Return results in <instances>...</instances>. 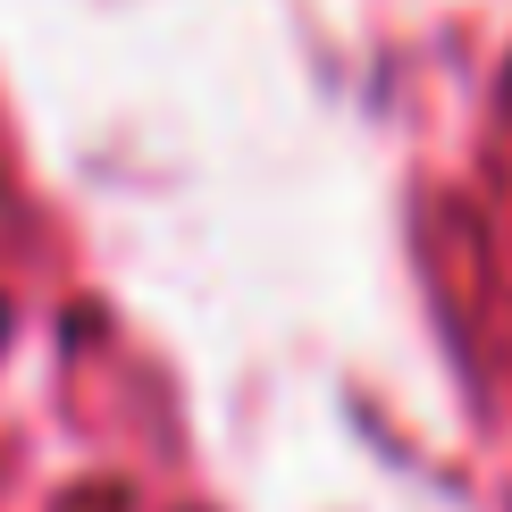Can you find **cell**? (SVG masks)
<instances>
[{"mask_svg": "<svg viewBox=\"0 0 512 512\" xmlns=\"http://www.w3.org/2000/svg\"><path fill=\"white\" fill-rule=\"evenodd\" d=\"M0 336H9V303H0Z\"/></svg>", "mask_w": 512, "mask_h": 512, "instance_id": "6da1fadb", "label": "cell"}]
</instances>
